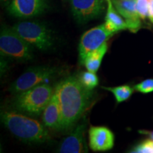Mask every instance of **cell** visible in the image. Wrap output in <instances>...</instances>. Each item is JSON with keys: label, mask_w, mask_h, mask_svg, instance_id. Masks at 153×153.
<instances>
[{"label": "cell", "mask_w": 153, "mask_h": 153, "mask_svg": "<svg viewBox=\"0 0 153 153\" xmlns=\"http://www.w3.org/2000/svg\"><path fill=\"white\" fill-rule=\"evenodd\" d=\"M54 91L48 84H42L16 94L12 106L17 112L38 117L43 114Z\"/></svg>", "instance_id": "3957f363"}, {"label": "cell", "mask_w": 153, "mask_h": 153, "mask_svg": "<svg viewBox=\"0 0 153 153\" xmlns=\"http://www.w3.org/2000/svg\"><path fill=\"white\" fill-rule=\"evenodd\" d=\"M12 28L32 47L40 51H48L54 45L52 30L42 22L24 21L16 23Z\"/></svg>", "instance_id": "277c9868"}, {"label": "cell", "mask_w": 153, "mask_h": 153, "mask_svg": "<svg viewBox=\"0 0 153 153\" xmlns=\"http://www.w3.org/2000/svg\"><path fill=\"white\" fill-rule=\"evenodd\" d=\"M42 120L43 123L48 129L53 131H61L62 114L60 101L55 90L43 111Z\"/></svg>", "instance_id": "4fadbf2b"}, {"label": "cell", "mask_w": 153, "mask_h": 153, "mask_svg": "<svg viewBox=\"0 0 153 153\" xmlns=\"http://www.w3.org/2000/svg\"><path fill=\"white\" fill-rule=\"evenodd\" d=\"M135 90L143 94H148L153 91V79H147L140 82L134 87Z\"/></svg>", "instance_id": "ffe728a7"}, {"label": "cell", "mask_w": 153, "mask_h": 153, "mask_svg": "<svg viewBox=\"0 0 153 153\" xmlns=\"http://www.w3.org/2000/svg\"><path fill=\"white\" fill-rule=\"evenodd\" d=\"M106 0H70L74 18L80 24L88 22L101 16L105 9Z\"/></svg>", "instance_id": "ba28073f"}, {"label": "cell", "mask_w": 153, "mask_h": 153, "mask_svg": "<svg viewBox=\"0 0 153 153\" xmlns=\"http://www.w3.org/2000/svg\"><path fill=\"white\" fill-rule=\"evenodd\" d=\"M58 72V69L49 65L30 67L13 82L9 91L13 94H17L38 85L47 84L56 77Z\"/></svg>", "instance_id": "8992f818"}, {"label": "cell", "mask_w": 153, "mask_h": 153, "mask_svg": "<svg viewBox=\"0 0 153 153\" xmlns=\"http://www.w3.org/2000/svg\"><path fill=\"white\" fill-rule=\"evenodd\" d=\"M118 12L125 19L128 30L135 33L142 26L136 8V0H111Z\"/></svg>", "instance_id": "7c38bea8"}, {"label": "cell", "mask_w": 153, "mask_h": 153, "mask_svg": "<svg viewBox=\"0 0 153 153\" xmlns=\"http://www.w3.org/2000/svg\"><path fill=\"white\" fill-rule=\"evenodd\" d=\"M0 51L4 56L26 62L33 58V49L12 27L3 26L0 34Z\"/></svg>", "instance_id": "5b68a950"}, {"label": "cell", "mask_w": 153, "mask_h": 153, "mask_svg": "<svg viewBox=\"0 0 153 153\" xmlns=\"http://www.w3.org/2000/svg\"><path fill=\"white\" fill-rule=\"evenodd\" d=\"M85 123H81L74 128L71 134L60 143L58 152L61 153L88 152L85 139Z\"/></svg>", "instance_id": "30bf717a"}, {"label": "cell", "mask_w": 153, "mask_h": 153, "mask_svg": "<svg viewBox=\"0 0 153 153\" xmlns=\"http://www.w3.org/2000/svg\"><path fill=\"white\" fill-rule=\"evenodd\" d=\"M1 1L4 3H6V2H7V1H9V0H1Z\"/></svg>", "instance_id": "603a6c76"}, {"label": "cell", "mask_w": 153, "mask_h": 153, "mask_svg": "<svg viewBox=\"0 0 153 153\" xmlns=\"http://www.w3.org/2000/svg\"><path fill=\"white\" fill-rule=\"evenodd\" d=\"M131 152L153 153V140L147 139L132 149Z\"/></svg>", "instance_id": "ac0fdd59"}, {"label": "cell", "mask_w": 153, "mask_h": 153, "mask_svg": "<svg viewBox=\"0 0 153 153\" xmlns=\"http://www.w3.org/2000/svg\"><path fill=\"white\" fill-rule=\"evenodd\" d=\"M47 8V0H11L7 9L14 16L30 18L42 14Z\"/></svg>", "instance_id": "9c48e42d"}, {"label": "cell", "mask_w": 153, "mask_h": 153, "mask_svg": "<svg viewBox=\"0 0 153 153\" xmlns=\"http://www.w3.org/2000/svg\"><path fill=\"white\" fill-rule=\"evenodd\" d=\"M149 19L153 24V0H149Z\"/></svg>", "instance_id": "44dd1931"}, {"label": "cell", "mask_w": 153, "mask_h": 153, "mask_svg": "<svg viewBox=\"0 0 153 153\" xmlns=\"http://www.w3.org/2000/svg\"><path fill=\"white\" fill-rule=\"evenodd\" d=\"M136 8L142 20L149 16V0H136Z\"/></svg>", "instance_id": "d6986e66"}, {"label": "cell", "mask_w": 153, "mask_h": 153, "mask_svg": "<svg viewBox=\"0 0 153 153\" xmlns=\"http://www.w3.org/2000/svg\"><path fill=\"white\" fill-rule=\"evenodd\" d=\"M114 34L106 28L105 24L86 31L82 36L78 48L80 63L83 65L86 57L89 53L98 49Z\"/></svg>", "instance_id": "52a82bcc"}, {"label": "cell", "mask_w": 153, "mask_h": 153, "mask_svg": "<svg viewBox=\"0 0 153 153\" xmlns=\"http://www.w3.org/2000/svg\"><path fill=\"white\" fill-rule=\"evenodd\" d=\"M106 2L107 10L104 24L106 28L114 33L128 29L127 23L115 8L111 0H106Z\"/></svg>", "instance_id": "5bb4252c"}, {"label": "cell", "mask_w": 153, "mask_h": 153, "mask_svg": "<svg viewBox=\"0 0 153 153\" xmlns=\"http://www.w3.org/2000/svg\"><path fill=\"white\" fill-rule=\"evenodd\" d=\"M138 132L140 134L147 135L149 137V138L153 140V131H148V130H140Z\"/></svg>", "instance_id": "7402d4cb"}, {"label": "cell", "mask_w": 153, "mask_h": 153, "mask_svg": "<svg viewBox=\"0 0 153 153\" xmlns=\"http://www.w3.org/2000/svg\"><path fill=\"white\" fill-rule=\"evenodd\" d=\"M82 85L89 90H93L98 85L99 79L95 72L90 71L83 72L78 76Z\"/></svg>", "instance_id": "e0dca14e"}, {"label": "cell", "mask_w": 153, "mask_h": 153, "mask_svg": "<svg viewBox=\"0 0 153 153\" xmlns=\"http://www.w3.org/2000/svg\"><path fill=\"white\" fill-rule=\"evenodd\" d=\"M1 119L5 127L24 142L42 143L51 139L46 126L22 113L4 111Z\"/></svg>", "instance_id": "7a4b0ae2"}, {"label": "cell", "mask_w": 153, "mask_h": 153, "mask_svg": "<svg viewBox=\"0 0 153 153\" xmlns=\"http://www.w3.org/2000/svg\"><path fill=\"white\" fill-rule=\"evenodd\" d=\"M113 132L104 126H91L89 129V145L94 151L109 150L114 145Z\"/></svg>", "instance_id": "8fae6325"}, {"label": "cell", "mask_w": 153, "mask_h": 153, "mask_svg": "<svg viewBox=\"0 0 153 153\" xmlns=\"http://www.w3.org/2000/svg\"><path fill=\"white\" fill-rule=\"evenodd\" d=\"M105 90L109 91L114 94L118 104L127 101L131 97L135 88L129 85H121L115 87H102Z\"/></svg>", "instance_id": "2e32d148"}, {"label": "cell", "mask_w": 153, "mask_h": 153, "mask_svg": "<svg viewBox=\"0 0 153 153\" xmlns=\"http://www.w3.org/2000/svg\"><path fill=\"white\" fill-rule=\"evenodd\" d=\"M107 51H108V44L106 42L98 49L94 51L86 57L83 62V65L85 66L87 70L96 73L100 68L101 62Z\"/></svg>", "instance_id": "9a60e30c"}, {"label": "cell", "mask_w": 153, "mask_h": 153, "mask_svg": "<svg viewBox=\"0 0 153 153\" xmlns=\"http://www.w3.org/2000/svg\"><path fill=\"white\" fill-rule=\"evenodd\" d=\"M55 90L60 101L62 114L61 131H69L75 126L90 104L92 90L85 88L78 76H74L62 80Z\"/></svg>", "instance_id": "6da1fadb"}]
</instances>
